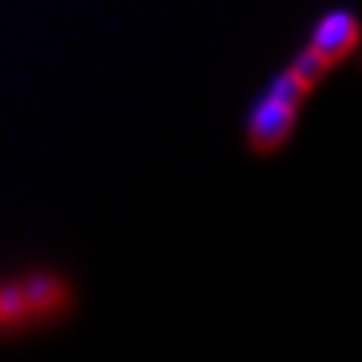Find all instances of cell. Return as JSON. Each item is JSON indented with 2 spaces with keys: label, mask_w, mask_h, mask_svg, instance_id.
<instances>
[{
  "label": "cell",
  "mask_w": 362,
  "mask_h": 362,
  "mask_svg": "<svg viewBox=\"0 0 362 362\" xmlns=\"http://www.w3.org/2000/svg\"><path fill=\"white\" fill-rule=\"evenodd\" d=\"M299 106L280 101L266 94L250 108L247 122H245V139L247 148L259 158H271L280 153L292 139L296 125H299Z\"/></svg>",
  "instance_id": "obj_1"
},
{
  "label": "cell",
  "mask_w": 362,
  "mask_h": 362,
  "mask_svg": "<svg viewBox=\"0 0 362 362\" xmlns=\"http://www.w3.org/2000/svg\"><path fill=\"white\" fill-rule=\"evenodd\" d=\"M360 45V24L356 14L344 7L329 10L317 19L315 28L310 31L308 49L320 59L329 71L341 66L356 54Z\"/></svg>",
  "instance_id": "obj_2"
},
{
  "label": "cell",
  "mask_w": 362,
  "mask_h": 362,
  "mask_svg": "<svg viewBox=\"0 0 362 362\" xmlns=\"http://www.w3.org/2000/svg\"><path fill=\"white\" fill-rule=\"evenodd\" d=\"M289 76L294 78L296 83L301 85L303 90H306L308 94H313L317 88L322 85V81L327 78L332 71L325 66V64L317 59V57L310 52L308 47H303L301 52L294 54V59L289 62V66L285 69Z\"/></svg>",
  "instance_id": "obj_3"
},
{
  "label": "cell",
  "mask_w": 362,
  "mask_h": 362,
  "mask_svg": "<svg viewBox=\"0 0 362 362\" xmlns=\"http://www.w3.org/2000/svg\"><path fill=\"white\" fill-rule=\"evenodd\" d=\"M266 94H271V97L280 99V101H287V104H292V106H299V108L306 104V99L310 97V94L287 74V71H282L280 76L273 78V83L269 85Z\"/></svg>",
  "instance_id": "obj_4"
}]
</instances>
